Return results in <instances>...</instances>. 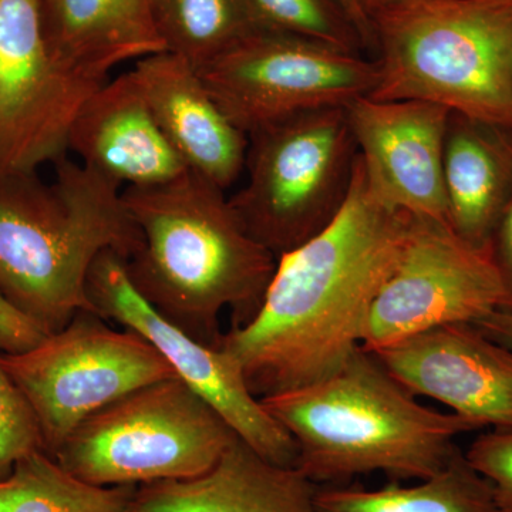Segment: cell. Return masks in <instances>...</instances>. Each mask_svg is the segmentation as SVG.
Instances as JSON below:
<instances>
[{
	"label": "cell",
	"mask_w": 512,
	"mask_h": 512,
	"mask_svg": "<svg viewBox=\"0 0 512 512\" xmlns=\"http://www.w3.org/2000/svg\"><path fill=\"white\" fill-rule=\"evenodd\" d=\"M409 221L372 191L357 156L336 220L279 256L254 319L218 342L255 397L323 379L362 346L367 313L399 258Z\"/></svg>",
	"instance_id": "obj_1"
},
{
	"label": "cell",
	"mask_w": 512,
	"mask_h": 512,
	"mask_svg": "<svg viewBox=\"0 0 512 512\" xmlns=\"http://www.w3.org/2000/svg\"><path fill=\"white\" fill-rule=\"evenodd\" d=\"M123 201L143 238L126 259L127 275L154 311L215 349L225 309L231 328L254 319L278 259L248 234L224 190L187 170L126 187Z\"/></svg>",
	"instance_id": "obj_2"
},
{
	"label": "cell",
	"mask_w": 512,
	"mask_h": 512,
	"mask_svg": "<svg viewBox=\"0 0 512 512\" xmlns=\"http://www.w3.org/2000/svg\"><path fill=\"white\" fill-rule=\"evenodd\" d=\"M414 397L360 346L323 379L261 402L295 441L296 467L313 483L330 485L370 473L426 480L460 450L458 436L480 430Z\"/></svg>",
	"instance_id": "obj_3"
},
{
	"label": "cell",
	"mask_w": 512,
	"mask_h": 512,
	"mask_svg": "<svg viewBox=\"0 0 512 512\" xmlns=\"http://www.w3.org/2000/svg\"><path fill=\"white\" fill-rule=\"evenodd\" d=\"M55 167L52 183L0 175V292L47 335L96 312L87 275L101 252L128 259L143 244L119 184L67 156Z\"/></svg>",
	"instance_id": "obj_4"
},
{
	"label": "cell",
	"mask_w": 512,
	"mask_h": 512,
	"mask_svg": "<svg viewBox=\"0 0 512 512\" xmlns=\"http://www.w3.org/2000/svg\"><path fill=\"white\" fill-rule=\"evenodd\" d=\"M372 22L369 97L429 101L512 130V0H409Z\"/></svg>",
	"instance_id": "obj_5"
},
{
	"label": "cell",
	"mask_w": 512,
	"mask_h": 512,
	"mask_svg": "<svg viewBox=\"0 0 512 512\" xmlns=\"http://www.w3.org/2000/svg\"><path fill=\"white\" fill-rule=\"evenodd\" d=\"M247 137V181L229 204L278 259L336 220L352 191L359 150L346 107L293 114Z\"/></svg>",
	"instance_id": "obj_6"
},
{
	"label": "cell",
	"mask_w": 512,
	"mask_h": 512,
	"mask_svg": "<svg viewBox=\"0 0 512 512\" xmlns=\"http://www.w3.org/2000/svg\"><path fill=\"white\" fill-rule=\"evenodd\" d=\"M237 434L183 380L124 394L84 419L55 460L94 485H144L207 473Z\"/></svg>",
	"instance_id": "obj_7"
},
{
	"label": "cell",
	"mask_w": 512,
	"mask_h": 512,
	"mask_svg": "<svg viewBox=\"0 0 512 512\" xmlns=\"http://www.w3.org/2000/svg\"><path fill=\"white\" fill-rule=\"evenodd\" d=\"M25 396L50 457L84 419L146 384L174 379L173 367L134 330H116L80 311L59 332L22 353L0 352Z\"/></svg>",
	"instance_id": "obj_8"
},
{
	"label": "cell",
	"mask_w": 512,
	"mask_h": 512,
	"mask_svg": "<svg viewBox=\"0 0 512 512\" xmlns=\"http://www.w3.org/2000/svg\"><path fill=\"white\" fill-rule=\"evenodd\" d=\"M212 99L248 134L293 114L348 107L379 83L373 57L259 30L197 70Z\"/></svg>",
	"instance_id": "obj_9"
},
{
	"label": "cell",
	"mask_w": 512,
	"mask_h": 512,
	"mask_svg": "<svg viewBox=\"0 0 512 512\" xmlns=\"http://www.w3.org/2000/svg\"><path fill=\"white\" fill-rule=\"evenodd\" d=\"M505 308L490 248L450 224L410 215L399 258L367 313L362 348L376 352L440 326L476 323Z\"/></svg>",
	"instance_id": "obj_10"
},
{
	"label": "cell",
	"mask_w": 512,
	"mask_h": 512,
	"mask_svg": "<svg viewBox=\"0 0 512 512\" xmlns=\"http://www.w3.org/2000/svg\"><path fill=\"white\" fill-rule=\"evenodd\" d=\"M106 82L53 56L39 0H0V175L66 157L77 114Z\"/></svg>",
	"instance_id": "obj_11"
},
{
	"label": "cell",
	"mask_w": 512,
	"mask_h": 512,
	"mask_svg": "<svg viewBox=\"0 0 512 512\" xmlns=\"http://www.w3.org/2000/svg\"><path fill=\"white\" fill-rule=\"evenodd\" d=\"M87 295L104 319L147 339L178 379L210 404L256 453L279 466L296 467L295 441L248 389L237 363L220 349L192 339L154 311L131 284L124 256L106 249L94 259L87 275Z\"/></svg>",
	"instance_id": "obj_12"
},
{
	"label": "cell",
	"mask_w": 512,
	"mask_h": 512,
	"mask_svg": "<svg viewBox=\"0 0 512 512\" xmlns=\"http://www.w3.org/2000/svg\"><path fill=\"white\" fill-rule=\"evenodd\" d=\"M346 110L377 197L393 210L450 224L443 175L450 111L429 101L372 97Z\"/></svg>",
	"instance_id": "obj_13"
},
{
	"label": "cell",
	"mask_w": 512,
	"mask_h": 512,
	"mask_svg": "<svg viewBox=\"0 0 512 512\" xmlns=\"http://www.w3.org/2000/svg\"><path fill=\"white\" fill-rule=\"evenodd\" d=\"M372 353L413 396L444 404L478 429L512 430V350L473 323L440 326Z\"/></svg>",
	"instance_id": "obj_14"
},
{
	"label": "cell",
	"mask_w": 512,
	"mask_h": 512,
	"mask_svg": "<svg viewBox=\"0 0 512 512\" xmlns=\"http://www.w3.org/2000/svg\"><path fill=\"white\" fill-rule=\"evenodd\" d=\"M130 73L185 167L224 191L237 183L247 134L225 116L197 70L165 50L137 60Z\"/></svg>",
	"instance_id": "obj_15"
},
{
	"label": "cell",
	"mask_w": 512,
	"mask_h": 512,
	"mask_svg": "<svg viewBox=\"0 0 512 512\" xmlns=\"http://www.w3.org/2000/svg\"><path fill=\"white\" fill-rule=\"evenodd\" d=\"M69 151L120 187L161 184L188 170L130 72L107 80L84 103L70 131Z\"/></svg>",
	"instance_id": "obj_16"
},
{
	"label": "cell",
	"mask_w": 512,
	"mask_h": 512,
	"mask_svg": "<svg viewBox=\"0 0 512 512\" xmlns=\"http://www.w3.org/2000/svg\"><path fill=\"white\" fill-rule=\"evenodd\" d=\"M318 490L298 467L266 460L237 436L201 476L138 485L131 512H319Z\"/></svg>",
	"instance_id": "obj_17"
},
{
	"label": "cell",
	"mask_w": 512,
	"mask_h": 512,
	"mask_svg": "<svg viewBox=\"0 0 512 512\" xmlns=\"http://www.w3.org/2000/svg\"><path fill=\"white\" fill-rule=\"evenodd\" d=\"M448 221L480 249L512 201V130L450 111L443 158Z\"/></svg>",
	"instance_id": "obj_18"
},
{
	"label": "cell",
	"mask_w": 512,
	"mask_h": 512,
	"mask_svg": "<svg viewBox=\"0 0 512 512\" xmlns=\"http://www.w3.org/2000/svg\"><path fill=\"white\" fill-rule=\"evenodd\" d=\"M43 33L57 60L107 80L128 60L165 52L151 0H39Z\"/></svg>",
	"instance_id": "obj_19"
},
{
	"label": "cell",
	"mask_w": 512,
	"mask_h": 512,
	"mask_svg": "<svg viewBox=\"0 0 512 512\" xmlns=\"http://www.w3.org/2000/svg\"><path fill=\"white\" fill-rule=\"evenodd\" d=\"M316 507L319 512H498L493 485L461 450L419 484L393 481L379 490L319 487Z\"/></svg>",
	"instance_id": "obj_20"
},
{
	"label": "cell",
	"mask_w": 512,
	"mask_h": 512,
	"mask_svg": "<svg viewBox=\"0 0 512 512\" xmlns=\"http://www.w3.org/2000/svg\"><path fill=\"white\" fill-rule=\"evenodd\" d=\"M136 491V485L86 483L36 450L0 480V512H131Z\"/></svg>",
	"instance_id": "obj_21"
},
{
	"label": "cell",
	"mask_w": 512,
	"mask_h": 512,
	"mask_svg": "<svg viewBox=\"0 0 512 512\" xmlns=\"http://www.w3.org/2000/svg\"><path fill=\"white\" fill-rule=\"evenodd\" d=\"M167 52L200 69L259 32L248 0H151Z\"/></svg>",
	"instance_id": "obj_22"
},
{
	"label": "cell",
	"mask_w": 512,
	"mask_h": 512,
	"mask_svg": "<svg viewBox=\"0 0 512 512\" xmlns=\"http://www.w3.org/2000/svg\"><path fill=\"white\" fill-rule=\"evenodd\" d=\"M258 25L332 47L340 52L366 55L365 43L352 19L336 0H248Z\"/></svg>",
	"instance_id": "obj_23"
},
{
	"label": "cell",
	"mask_w": 512,
	"mask_h": 512,
	"mask_svg": "<svg viewBox=\"0 0 512 512\" xmlns=\"http://www.w3.org/2000/svg\"><path fill=\"white\" fill-rule=\"evenodd\" d=\"M36 450L43 448L35 416L0 359V480Z\"/></svg>",
	"instance_id": "obj_24"
},
{
	"label": "cell",
	"mask_w": 512,
	"mask_h": 512,
	"mask_svg": "<svg viewBox=\"0 0 512 512\" xmlns=\"http://www.w3.org/2000/svg\"><path fill=\"white\" fill-rule=\"evenodd\" d=\"M466 456L493 485L498 512H512V430L480 434Z\"/></svg>",
	"instance_id": "obj_25"
},
{
	"label": "cell",
	"mask_w": 512,
	"mask_h": 512,
	"mask_svg": "<svg viewBox=\"0 0 512 512\" xmlns=\"http://www.w3.org/2000/svg\"><path fill=\"white\" fill-rule=\"evenodd\" d=\"M46 336L45 330L19 312L0 292V352H26Z\"/></svg>",
	"instance_id": "obj_26"
},
{
	"label": "cell",
	"mask_w": 512,
	"mask_h": 512,
	"mask_svg": "<svg viewBox=\"0 0 512 512\" xmlns=\"http://www.w3.org/2000/svg\"><path fill=\"white\" fill-rule=\"evenodd\" d=\"M490 252L504 286V311L512 312V201L495 228Z\"/></svg>",
	"instance_id": "obj_27"
},
{
	"label": "cell",
	"mask_w": 512,
	"mask_h": 512,
	"mask_svg": "<svg viewBox=\"0 0 512 512\" xmlns=\"http://www.w3.org/2000/svg\"><path fill=\"white\" fill-rule=\"evenodd\" d=\"M495 342L512 350V312L498 309L474 323Z\"/></svg>",
	"instance_id": "obj_28"
},
{
	"label": "cell",
	"mask_w": 512,
	"mask_h": 512,
	"mask_svg": "<svg viewBox=\"0 0 512 512\" xmlns=\"http://www.w3.org/2000/svg\"><path fill=\"white\" fill-rule=\"evenodd\" d=\"M342 9L348 13L352 19L353 25L356 26L357 32L362 36L363 43H365L366 53H372L375 49V36H373V22L372 18L367 15L365 6L362 0H336Z\"/></svg>",
	"instance_id": "obj_29"
},
{
	"label": "cell",
	"mask_w": 512,
	"mask_h": 512,
	"mask_svg": "<svg viewBox=\"0 0 512 512\" xmlns=\"http://www.w3.org/2000/svg\"><path fill=\"white\" fill-rule=\"evenodd\" d=\"M362 2L363 6H365L367 15L373 19V16L377 15V13L393 8V6L400 5V3L409 2V0H362Z\"/></svg>",
	"instance_id": "obj_30"
}]
</instances>
